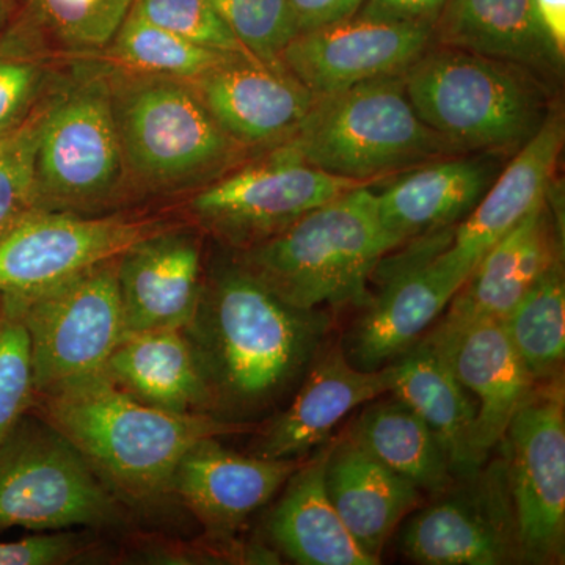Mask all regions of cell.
Here are the masks:
<instances>
[{"label":"cell","instance_id":"836d02e7","mask_svg":"<svg viewBox=\"0 0 565 565\" xmlns=\"http://www.w3.org/2000/svg\"><path fill=\"white\" fill-rule=\"evenodd\" d=\"M245 51L267 65H281L297 31L288 0H211Z\"/></svg>","mask_w":565,"mask_h":565},{"label":"cell","instance_id":"ffe728a7","mask_svg":"<svg viewBox=\"0 0 565 565\" xmlns=\"http://www.w3.org/2000/svg\"><path fill=\"white\" fill-rule=\"evenodd\" d=\"M302 463L303 459L241 456L215 437L204 438L178 463L170 492L207 530L228 533L263 508Z\"/></svg>","mask_w":565,"mask_h":565},{"label":"cell","instance_id":"d6a6232c","mask_svg":"<svg viewBox=\"0 0 565 565\" xmlns=\"http://www.w3.org/2000/svg\"><path fill=\"white\" fill-rule=\"evenodd\" d=\"M136 0H22L24 14L54 47L92 57L117 35Z\"/></svg>","mask_w":565,"mask_h":565},{"label":"cell","instance_id":"ba28073f","mask_svg":"<svg viewBox=\"0 0 565 565\" xmlns=\"http://www.w3.org/2000/svg\"><path fill=\"white\" fill-rule=\"evenodd\" d=\"M120 509L68 438L22 416L0 444V531L52 533L118 522Z\"/></svg>","mask_w":565,"mask_h":565},{"label":"cell","instance_id":"5bb4252c","mask_svg":"<svg viewBox=\"0 0 565 565\" xmlns=\"http://www.w3.org/2000/svg\"><path fill=\"white\" fill-rule=\"evenodd\" d=\"M416 512L401 534V552L424 565H500L520 561L504 463L473 486L445 490Z\"/></svg>","mask_w":565,"mask_h":565},{"label":"cell","instance_id":"4316f807","mask_svg":"<svg viewBox=\"0 0 565 565\" xmlns=\"http://www.w3.org/2000/svg\"><path fill=\"white\" fill-rule=\"evenodd\" d=\"M329 448L303 460L286 482L280 501L269 516V533L294 563L302 565H375L351 533L326 489Z\"/></svg>","mask_w":565,"mask_h":565},{"label":"cell","instance_id":"e0dca14e","mask_svg":"<svg viewBox=\"0 0 565 565\" xmlns=\"http://www.w3.org/2000/svg\"><path fill=\"white\" fill-rule=\"evenodd\" d=\"M191 84L223 131L245 150L288 140L318 99L285 66L250 54H228Z\"/></svg>","mask_w":565,"mask_h":565},{"label":"cell","instance_id":"b9f144b4","mask_svg":"<svg viewBox=\"0 0 565 565\" xmlns=\"http://www.w3.org/2000/svg\"><path fill=\"white\" fill-rule=\"evenodd\" d=\"M13 21V0H0V33Z\"/></svg>","mask_w":565,"mask_h":565},{"label":"cell","instance_id":"603a6c76","mask_svg":"<svg viewBox=\"0 0 565 565\" xmlns=\"http://www.w3.org/2000/svg\"><path fill=\"white\" fill-rule=\"evenodd\" d=\"M459 291L433 258H412L393 270L381 296L371 297L349 334V353L360 370H379L407 352L444 315Z\"/></svg>","mask_w":565,"mask_h":565},{"label":"cell","instance_id":"e575fe53","mask_svg":"<svg viewBox=\"0 0 565 565\" xmlns=\"http://www.w3.org/2000/svg\"><path fill=\"white\" fill-rule=\"evenodd\" d=\"M44 102L21 128L0 140V237L39 210L35 154Z\"/></svg>","mask_w":565,"mask_h":565},{"label":"cell","instance_id":"30bf717a","mask_svg":"<svg viewBox=\"0 0 565 565\" xmlns=\"http://www.w3.org/2000/svg\"><path fill=\"white\" fill-rule=\"evenodd\" d=\"M563 377L537 384L505 430L504 473L520 561L564 559L565 404Z\"/></svg>","mask_w":565,"mask_h":565},{"label":"cell","instance_id":"ab89813d","mask_svg":"<svg viewBox=\"0 0 565 565\" xmlns=\"http://www.w3.org/2000/svg\"><path fill=\"white\" fill-rule=\"evenodd\" d=\"M297 31L308 32L359 13L364 0H288Z\"/></svg>","mask_w":565,"mask_h":565},{"label":"cell","instance_id":"4fadbf2b","mask_svg":"<svg viewBox=\"0 0 565 565\" xmlns=\"http://www.w3.org/2000/svg\"><path fill=\"white\" fill-rule=\"evenodd\" d=\"M433 44V28L416 22L348 20L300 32L281 52L280 63L315 96L404 73Z\"/></svg>","mask_w":565,"mask_h":565},{"label":"cell","instance_id":"f35d334b","mask_svg":"<svg viewBox=\"0 0 565 565\" xmlns=\"http://www.w3.org/2000/svg\"><path fill=\"white\" fill-rule=\"evenodd\" d=\"M446 0H364L360 14L375 20L416 22L434 29Z\"/></svg>","mask_w":565,"mask_h":565},{"label":"cell","instance_id":"484cf974","mask_svg":"<svg viewBox=\"0 0 565 565\" xmlns=\"http://www.w3.org/2000/svg\"><path fill=\"white\" fill-rule=\"evenodd\" d=\"M106 371L145 403L177 414H207L214 396L188 333L180 329L126 333Z\"/></svg>","mask_w":565,"mask_h":565},{"label":"cell","instance_id":"3957f363","mask_svg":"<svg viewBox=\"0 0 565 565\" xmlns=\"http://www.w3.org/2000/svg\"><path fill=\"white\" fill-rule=\"evenodd\" d=\"M399 247L379 218L373 185L322 204L234 256L282 302L305 311L366 305L367 281Z\"/></svg>","mask_w":565,"mask_h":565},{"label":"cell","instance_id":"d590c367","mask_svg":"<svg viewBox=\"0 0 565 565\" xmlns=\"http://www.w3.org/2000/svg\"><path fill=\"white\" fill-rule=\"evenodd\" d=\"M31 341L17 316H0V444L33 405Z\"/></svg>","mask_w":565,"mask_h":565},{"label":"cell","instance_id":"7c38bea8","mask_svg":"<svg viewBox=\"0 0 565 565\" xmlns=\"http://www.w3.org/2000/svg\"><path fill=\"white\" fill-rule=\"evenodd\" d=\"M156 218L93 217L36 210L0 237V294L24 296L118 258L170 228Z\"/></svg>","mask_w":565,"mask_h":565},{"label":"cell","instance_id":"83f0119b","mask_svg":"<svg viewBox=\"0 0 565 565\" xmlns=\"http://www.w3.org/2000/svg\"><path fill=\"white\" fill-rule=\"evenodd\" d=\"M392 393L404 401L445 449L455 475L479 471L475 456L476 404L451 364L426 337L397 356Z\"/></svg>","mask_w":565,"mask_h":565},{"label":"cell","instance_id":"4dcf8cb0","mask_svg":"<svg viewBox=\"0 0 565 565\" xmlns=\"http://www.w3.org/2000/svg\"><path fill=\"white\" fill-rule=\"evenodd\" d=\"M505 334L537 384L563 377L565 281L557 262L503 321Z\"/></svg>","mask_w":565,"mask_h":565},{"label":"cell","instance_id":"9a60e30c","mask_svg":"<svg viewBox=\"0 0 565 565\" xmlns=\"http://www.w3.org/2000/svg\"><path fill=\"white\" fill-rule=\"evenodd\" d=\"M564 145L563 115L550 110L541 128L500 170L481 202L456 226L434 262L462 286L479 259L544 202Z\"/></svg>","mask_w":565,"mask_h":565},{"label":"cell","instance_id":"f546056e","mask_svg":"<svg viewBox=\"0 0 565 565\" xmlns=\"http://www.w3.org/2000/svg\"><path fill=\"white\" fill-rule=\"evenodd\" d=\"M52 51L28 14L0 33V140L21 128L61 79Z\"/></svg>","mask_w":565,"mask_h":565},{"label":"cell","instance_id":"52a82bcc","mask_svg":"<svg viewBox=\"0 0 565 565\" xmlns=\"http://www.w3.org/2000/svg\"><path fill=\"white\" fill-rule=\"evenodd\" d=\"M107 70L126 169L145 188L178 191L204 184L222 177L245 151L214 120L191 82Z\"/></svg>","mask_w":565,"mask_h":565},{"label":"cell","instance_id":"44dd1931","mask_svg":"<svg viewBox=\"0 0 565 565\" xmlns=\"http://www.w3.org/2000/svg\"><path fill=\"white\" fill-rule=\"evenodd\" d=\"M498 173L497 156L486 152L423 163L374 192L379 218L397 245L455 230L481 202Z\"/></svg>","mask_w":565,"mask_h":565},{"label":"cell","instance_id":"1f68e13d","mask_svg":"<svg viewBox=\"0 0 565 565\" xmlns=\"http://www.w3.org/2000/svg\"><path fill=\"white\" fill-rule=\"evenodd\" d=\"M102 54L103 62L114 68L193 82L234 52L193 43L148 21L132 7Z\"/></svg>","mask_w":565,"mask_h":565},{"label":"cell","instance_id":"7a4b0ae2","mask_svg":"<svg viewBox=\"0 0 565 565\" xmlns=\"http://www.w3.org/2000/svg\"><path fill=\"white\" fill-rule=\"evenodd\" d=\"M41 418L76 446L111 492L134 501L170 492L185 452L248 424L210 414H177L134 396L106 370L36 393Z\"/></svg>","mask_w":565,"mask_h":565},{"label":"cell","instance_id":"74e56055","mask_svg":"<svg viewBox=\"0 0 565 565\" xmlns=\"http://www.w3.org/2000/svg\"><path fill=\"white\" fill-rule=\"evenodd\" d=\"M85 545L65 531L41 533L20 541L0 542V565H57L70 563Z\"/></svg>","mask_w":565,"mask_h":565},{"label":"cell","instance_id":"f1b7e54d","mask_svg":"<svg viewBox=\"0 0 565 565\" xmlns=\"http://www.w3.org/2000/svg\"><path fill=\"white\" fill-rule=\"evenodd\" d=\"M349 433L375 459L416 489L440 494L451 487L455 471L440 441L394 394L367 405Z\"/></svg>","mask_w":565,"mask_h":565},{"label":"cell","instance_id":"277c9868","mask_svg":"<svg viewBox=\"0 0 565 565\" xmlns=\"http://www.w3.org/2000/svg\"><path fill=\"white\" fill-rule=\"evenodd\" d=\"M403 79L416 115L459 152L511 154L550 114L533 71L455 47H427Z\"/></svg>","mask_w":565,"mask_h":565},{"label":"cell","instance_id":"60d3db41","mask_svg":"<svg viewBox=\"0 0 565 565\" xmlns=\"http://www.w3.org/2000/svg\"><path fill=\"white\" fill-rule=\"evenodd\" d=\"M542 28L561 55L565 54V0H534Z\"/></svg>","mask_w":565,"mask_h":565},{"label":"cell","instance_id":"7402d4cb","mask_svg":"<svg viewBox=\"0 0 565 565\" xmlns=\"http://www.w3.org/2000/svg\"><path fill=\"white\" fill-rule=\"evenodd\" d=\"M426 338L444 353L463 388L475 394V456L482 467L537 382L501 321L473 323L448 340Z\"/></svg>","mask_w":565,"mask_h":565},{"label":"cell","instance_id":"ac0fdd59","mask_svg":"<svg viewBox=\"0 0 565 565\" xmlns=\"http://www.w3.org/2000/svg\"><path fill=\"white\" fill-rule=\"evenodd\" d=\"M117 278L126 333L184 330L204 289L199 237L174 226L151 234L118 256Z\"/></svg>","mask_w":565,"mask_h":565},{"label":"cell","instance_id":"2e32d148","mask_svg":"<svg viewBox=\"0 0 565 565\" xmlns=\"http://www.w3.org/2000/svg\"><path fill=\"white\" fill-rule=\"evenodd\" d=\"M557 262L563 253L548 193L479 259L429 337L448 340L473 323L503 321Z\"/></svg>","mask_w":565,"mask_h":565},{"label":"cell","instance_id":"8fae6325","mask_svg":"<svg viewBox=\"0 0 565 565\" xmlns=\"http://www.w3.org/2000/svg\"><path fill=\"white\" fill-rule=\"evenodd\" d=\"M364 185L373 184L322 172L275 147L259 161L207 182L189 206L203 228L241 252Z\"/></svg>","mask_w":565,"mask_h":565},{"label":"cell","instance_id":"9c48e42d","mask_svg":"<svg viewBox=\"0 0 565 565\" xmlns=\"http://www.w3.org/2000/svg\"><path fill=\"white\" fill-rule=\"evenodd\" d=\"M118 258L96 264L40 291L3 296L31 341L35 394L106 370L126 334Z\"/></svg>","mask_w":565,"mask_h":565},{"label":"cell","instance_id":"d4e9b609","mask_svg":"<svg viewBox=\"0 0 565 565\" xmlns=\"http://www.w3.org/2000/svg\"><path fill=\"white\" fill-rule=\"evenodd\" d=\"M434 40L438 46L514 63L544 81L564 58L542 28L534 0H446Z\"/></svg>","mask_w":565,"mask_h":565},{"label":"cell","instance_id":"5b68a950","mask_svg":"<svg viewBox=\"0 0 565 565\" xmlns=\"http://www.w3.org/2000/svg\"><path fill=\"white\" fill-rule=\"evenodd\" d=\"M277 147L322 172L370 184L459 152L416 115L403 73L321 96Z\"/></svg>","mask_w":565,"mask_h":565},{"label":"cell","instance_id":"6da1fadb","mask_svg":"<svg viewBox=\"0 0 565 565\" xmlns=\"http://www.w3.org/2000/svg\"><path fill=\"white\" fill-rule=\"evenodd\" d=\"M329 327V315L282 302L233 259L204 280L184 332L215 407L243 414L273 403L311 366Z\"/></svg>","mask_w":565,"mask_h":565},{"label":"cell","instance_id":"8d00e7d4","mask_svg":"<svg viewBox=\"0 0 565 565\" xmlns=\"http://www.w3.org/2000/svg\"><path fill=\"white\" fill-rule=\"evenodd\" d=\"M132 7L148 21L193 43L215 51L248 54L211 0H136Z\"/></svg>","mask_w":565,"mask_h":565},{"label":"cell","instance_id":"cb8c5ba5","mask_svg":"<svg viewBox=\"0 0 565 565\" xmlns=\"http://www.w3.org/2000/svg\"><path fill=\"white\" fill-rule=\"evenodd\" d=\"M323 478L353 541L381 564L396 527L422 504V490L375 459L351 433L330 446Z\"/></svg>","mask_w":565,"mask_h":565},{"label":"cell","instance_id":"d6986e66","mask_svg":"<svg viewBox=\"0 0 565 565\" xmlns=\"http://www.w3.org/2000/svg\"><path fill=\"white\" fill-rule=\"evenodd\" d=\"M396 363L360 370L340 345L311 363L291 405L259 435L253 456L300 459L322 445L355 408L392 393Z\"/></svg>","mask_w":565,"mask_h":565},{"label":"cell","instance_id":"8992f818","mask_svg":"<svg viewBox=\"0 0 565 565\" xmlns=\"http://www.w3.org/2000/svg\"><path fill=\"white\" fill-rule=\"evenodd\" d=\"M109 70L81 57L44 102L35 154L36 206L90 215L120 199L128 178Z\"/></svg>","mask_w":565,"mask_h":565}]
</instances>
